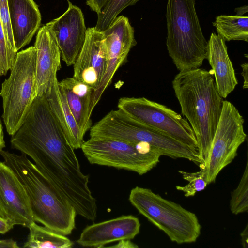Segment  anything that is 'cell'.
<instances>
[{
	"label": "cell",
	"instance_id": "cell-11",
	"mask_svg": "<svg viewBox=\"0 0 248 248\" xmlns=\"http://www.w3.org/2000/svg\"><path fill=\"white\" fill-rule=\"evenodd\" d=\"M107 58V64L101 83L95 95V107L118 69L125 62L136 41L134 31L127 17L117 16L112 23L102 32Z\"/></svg>",
	"mask_w": 248,
	"mask_h": 248
},
{
	"label": "cell",
	"instance_id": "cell-28",
	"mask_svg": "<svg viewBox=\"0 0 248 248\" xmlns=\"http://www.w3.org/2000/svg\"><path fill=\"white\" fill-rule=\"evenodd\" d=\"M108 0H87L86 4L97 13L100 14Z\"/></svg>",
	"mask_w": 248,
	"mask_h": 248
},
{
	"label": "cell",
	"instance_id": "cell-4",
	"mask_svg": "<svg viewBox=\"0 0 248 248\" xmlns=\"http://www.w3.org/2000/svg\"><path fill=\"white\" fill-rule=\"evenodd\" d=\"M166 46L180 71L200 68L206 59L207 41L201 28L195 0H168Z\"/></svg>",
	"mask_w": 248,
	"mask_h": 248
},
{
	"label": "cell",
	"instance_id": "cell-26",
	"mask_svg": "<svg viewBox=\"0 0 248 248\" xmlns=\"http://www.w3.org/2000/svg\"><path fill=\"white\" fill-rule=\"evenodd\" d=\"M17 53L8 44L0 19V79L11 68Z\"/></svg>",
	"mask_w": 248,
	"mask_h": 248
},
{
	"label": "cell",
	"instance_id": "cell-33",
	"mask_svg": "<svg viewBox=\"0 0 248 248\" xmlns=\"http://www.w3.org/2000/svg\"><path fill=\"white\" fill-rule=\"evenodd\" d=\"M241 237V243L244 248H248V225L246 226L245 229L240 233Z\"/></svg>",
	"mask_w": 248,
	"mask_h": 248
},
{
	"label": "cell",
	"instance_id": "cell-9",
	"mask_svg": "<svg viewBox=\"0 0 248 248\" xmlns=\"http://www.w3.org/2000/svg\"><path fill=\"white\" fill-rule=\"evenodd\" d=\"M117 107L133 119L199 151L197 140L187 120L166 106L145 97H123L119 99Z\"/></svg>",
	"mask_w": 248,
	"mask_h": 248
},
{
	"label": "cell",
	"instance_id": "cell-30",
	"mask_svg": "<svg viewBox=\"0 0 248 248\" xmlns=\"http://www.w3.org/2000/svg\"><path fill=\"white\" fill-rule=\"evenodd\" d=\"M14 225L6 219L0 217V233L5 234L13 228Z\"/></svg>",
	"mask_w": 248,
	"mask_h": 248
},
{
	"label": "cell",
	"instance_id": "cell-31",
	"mask_svg": "<svg viewBox=\"0 0 248 248\" xmlns=\"http://www.w3.org/2000/svg\"><path fill=\"white\" fill-rule=\"evenodd\" d=\"M16 241L13 239L0 240V248H18Z\"/></svg>",
	"mask_w": 248,
	"mask_h": 248
},
{
	"label": "cell",
	"instance_id": "cell-23",
	"mask_svg": "<svg viewBox=\"0 0 248 248\" xmlns=\"http://www.w3.org/2000/svg\"><path fill=\"white\" fill-rule=\"evenodd\" d=\"M140 0H108L98 15L95 29L100 32L106 30L119 13L127 7L135 4Z\"/></svg>",
	"mask_w": 248,
	"mask_h": 248
},
{
	"label": "cell",
	"instance_id": "cell-22",
	"mask_svg": "<svg viewBox=\"0 0 248 248\" xmlns=\"http://www.w3.org/2000/svg\"><path fill=\"white\" fill-rule=\"evenodd\" d=\"M29 234L24 248H70L73 242L65 235L33 222L28 227Z\"/></svg>",
	"mask_w": 248,
	"mask_h": 248
},
{
	"label": "cell",
	"instance_id": "cell-6",
	"mask_svg": "<svg viewBox=\"0 0 248 248\" xmlns=\"http://www.w3.org/2000/svg\"><path fill=\"white\" fill-rule=\"evenodd\" d=\"M131 204L149 221L178 244L195 242L201 225L196 215L150 189L136 186L129 196Z\"/></svg>",
	"mask_w": 248,
	"mask_h": 248
},
{
	"label": "cell",
	"instance_id": "cell-29",
	"mask_svg": "<svg viewBox=\"0 0 248 248\" xmlns=\"http://www.w3.org/2000/svg\"><path fill=\"white\" fill-rule=\"evenodd\" d=\"M118 243L108 247L114 248H138L139 246L129 239H123L118 241Z\"/></svg>",
	"mask_w": 248,
	"mask_h": 248
},
{
	"label": "cell",
	"instance_id": "cell-15",
	"mask_svg": "<svg viewBox=\"0 0 248 248\" xmlns=\"http://www.w3.org/2000/svg\"><path fill=\"white\" fill-rule=\"evenodd\" d=\"M107 64L102 32L97 31L94 27L87 28L84 43L73 64V77L93 88L95 91V97L105 74Z\"/></svg>",
	"mask_w": 248,
	"mask_h": 248
},
{
	"label": "cell",
	"instance_id": "cell-3",
	"mask_svg": "<svg viewBox=\"0 0 248 248\" xmlns=\"http://www.w3.org/2000/svg\"><path fill=\"white\" fill-rule=\"evenodd\" d=\"M0 155L24 187L35 222L64 235L76 227L74 207L63 198L27 155L2 150Z\"/></svg>",
	"mask_w": 248,
	"mask_h": 248
},
{
	"label": "cell",
	"instance_id": "cell-14",
	"mask_svg": "<svg viewBox=\"0 0 248 248\" xmlns=\"http://www.w3.org/2000/svg\"><path fill=\"white\" fill-rule=\"evenodd\" d=\"M34 46L36 67L33 99L36 96H46L58 80L57 73L61 68L60 48L46 24L39 29Z\"/></svg>",
	"mask_w": 248,
	"mask_h": 248
},
{
	"label": "cell",
	"instance_id": "cell-1",
	"mask_svg": "<svg viewBox=\"0 0 248 248\" xmlns=\"http://www.w3.org/2000/svg\"><path fill=\"white\" fill-rule=\"evenodd\" d=\"M11 148L26 154L77 214L93 221L96 201L89 187L74 149L53 113L42 110L28 115L11 136Z\"/></svg>",
	"mask_w": 248,
	"mask_h": 248
},
{
	"label": "cell",
	"instance_id": "cell-16",
	"mask_svg": "<svg viewBox=\"0 0 248 248\" xmlns=\"http://www.w3.org/2000/svg\"><path fill=\"white\" fill-rule=\"evenodd\" d=\"M139 218L123 215L86 227L77 243L84 247L103 248L107 244L123 239H134L140 232Z\"/></svg>",
	"mask_w": 248,
	"mask_h": 248
},
{
	"label": "cell",
	"instance_id": "cell-8",
	"mask_svg": "<svg viewBox=\"0 0 248 248\" xmlns=\"http://www.w3.org/2000/svg\"><path fill=\"white\" fill-rule=\"evenodd\" d=\"M81 149L90 163L113 167L143 175L159 162L161 155L144 143L90 137Z\"/></svg>",
	"mask_w": 248,
	"mask_h": 248
},
{
	"label": "cell",
	"instance_id": "cell-20",
	"mask_svg": "<svg viewBox=\"0 0 248 248\" xmlns=\"http://www.w3.org/2000/svg\"><path fill=\"white\" fill-rule=\"evenodd\" d=\"M45 97L70 145L74 150L81 148L84 136L79 130L64 93L59 86L58 80Z\"/></svg>",
	"mask_w": 248,
	"mask_h": 248
},
{
	"label": "cell",
	"instance_id": "cell-7",
	"mask_svg": "<svg viewBox=\"0 0 248 248\" xmlns=\"http://www.w3.org/2000/svg\"><path fill=\"white\" fill-rule=\"evenodd\" d=\"M35 67L36 49L31 46L17 53L10 75L1 84V117L11 136L23 123L33 100Z\"/></svg>",
	"mask_w": 248,
	"mask_h": 248
},
{
	"label": "cell",
	"instance_id": "cell-12",
	"mask_svg": "<svg viewBox=\"0 0 248 248\" xmlns=\"http://www.w3.org/2000/svg\"><path fill=\"white\" fill-rule=\"evenodd\" d=\"M0 217L14 226L28 228L34 222L24 187L4 161H0Z\"/></svg>",
	"mask_w": 248,
	"mask_h": 248
},
{
	"label": "cell",
	"instance_id": "cell-5",
	"mask_svg": "<svg viewBox=\"0 0 248 248\" xmlns=\"http://www.w3.org/2000/svg\"><path fill=\"white\" fill-rule=\"evenodd\" d=\"M90 137L144 143L161 155L185 158L202 165L199 152L169 135L131 118L121 110H112L90 129Z\"/></svg>",
	"mask_w": 248,
	"mask_h": 248
},
{
	"label": "cell",
	"instance_id": "cell-32",
	"mask_svg": "<svg viewBox=\"0 0 248 248\" xmlns=\"http://www.w3.org/2000/svg\"><path fill=\"white\" fill-rule=\"evenodd\" d=\"M242 68V72L241 75H242L244 79V83L243 88L246 89L248 87V64L247 63H244L241 65Z\"/></svg>",
	"mask_w": 248,
	"mask_h": 248
},
{
	"label": "cell",
	"instance_id": "cell-17",
	"mask_svg": "<svg viewBox=\"0 0 248 248\" xmlns=\"http://www.w3.org/2000/svg\"><path fill=\"white\" fill-rule=\"evenodd\" d=\"M11 26L17 51L29 44L39 29L41 15L33 0H7Z\"/></svg>",
	"mask_w": 248,
	"mask_h": 248
},
{
	"label": "cell",
	"instance_id": "cell-27",
	"mask_svg": "<svg viewBox=\"0 0 248 248\" xmlns=\"http://www.w3.org/2000/svg\"><path fill=\"white\" fill-rule=\"evenodd\" d=\"M0 19L8 44L17 52L12 31L7 0H0Z\"/></svg>",
	"mask_w": 248,
	"mask_h": 248
},
{
	"label": "cell",
	"instance_id": "cell-18",
	"mask_svg": "<svg viewBox=\"0 0 248 248\" xmlns=\"http://www.w3.org/2000/svg\"><path fill=\"white\" fill-rule=\"evenodd\" d=\"M225 42L220 36L212 32L207 41L206 56L212 68L217 89L223 98H226L238 84Z\"/></svg>",
	"mask_w": 248,
	"mask_h": 248
},
{
	"label": "cell",
	"instance_id": "cell-24",
	"mask_svg": "<svg viewBox=\"0 0 248 248\" xmlns=\"http://www.w3.org/2000/svg\"><path fill=\"white\" fill-rule=\"evenodd\" d=\"M231 212L235 215L248 211V163L237 187L231 194L230 202Z\"/></svg>",
	"mask_w": 248,
	"mask_h": 248
},
{
	"label": "cell",
	"instance_id": "cell-10",
	"mask_svg": "<svg viewBox=\"0 0 248 248\" xmlns=\"http://www.w3.org/2000/svg\"><path fill=\"white\" fill-rule=\"evenodd\" d=\"M244 123L243 116L234 105L224 100L208 156L202 168L207 171L208 184L214 183L221 170L237 155L239 147L247 138Z\"/></svg>",
	"mask_w": 248,
	"mask_h": 248
},
{
	"label": "cell",
	"instance_id": "cell-13",
	"mask_svg": "<svg viewBox=\"0 0 248 248\" xmlns=\"http://www.w3.org/2000/svg\"><path fill=\"white\" fill-rule=\"evenodd\" d=\"M66 11L46 24L54 34L62 60L67 66L73 65L84 43L87 29L81 10L68 1Z\"/></svg>",
	"mask_w": 248,
	"mask_h": 248
},
{
	"label": "cell",
	"instance_id": "cell-2",
	"mask_svg": "<svg viewBox=\"0 0 248 248\" xmlns=\"http://www.w3.org/2000/svg\"><path fill=\"white\" fill-rule=\"evenodd\" d=\"M213 73L201 68L180 71L172 81L181 112L191 127L202 165L206 161L223 105Z\"/></svg>",
	"mask_w": 248,
	"mask_h": 248
},
{
	"label": "cell",
	"instance_id": "cell-34",
	"mask_svg": "<svg viewBox=\"0 0 248 248\" xmlns=\"http://www.w3.org/2000/svg\"><path fill=\"white\" fill-rule=\"evenodd\" d=\"M5 147V141L3 133V128L1 119L0 117V152Z\"/></svg>",
	"mask_w": 248,
	"mask_h": 248
},
{
	"label": "cell",
	"instance_id": "cell-25",
	"mask_svg": "<svg viewBox=\"0 0 248 248\" xmlns=\"http://www.w3.org/2000/svg\"><path fill=\"white\" fill-rule=\"evenodd\" d=\"M183 178L189 183L185 186H176V189L184 192L186 197L193 196L195 194L203 190L208 185L207 173L205 168H201L195 172H188L178 170Z\"/></svg>",
	"mask_w": 248,
	"mask_h": 248
},
{
	"label": "cell",
	"instance_id": "cell-19",
	"mask_svg": "<svg viewBox=\"0 0 248 248\" xmlns=\"http://www.w3.org/2000/svg\"><path fill=\"white\" fill-rule=\"evenodd\" d=\"M81 134L84 136L92 127L91 115L94 108V90L73 77L58 81Z\"/></svg>",
	"mask_w": 248,
	"mask_h": 248
},
{
	"label": "cell",
	"instance_id": "cell-21",
	"mask_svg": "<svg viewBox=\"0 0 248 248\" xmlns=\"http://www.w3.org/2000/svg\"><path fill=\"white\" fill-rule=\"evenodd\" d=\"M236 15H221L216 16L213 25L217 34L225 41L241 40L248 42V5L235 9Z\"/></svg>",
	"mask_w": 248,
	"mask_h": 248
}]
</instances>
